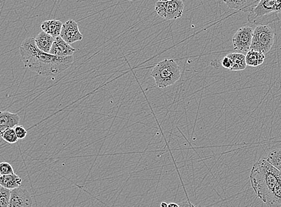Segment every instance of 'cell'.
<instances>
[{
	"label": "cell",
	"mask_w": 281,
	"mask_h": 207,
	"mask_svg": "<svg viewBox=\"0 0 281 207\" xmlns=\"http://www.w3.org/2000/svg\"><path fill=\"white\" fill-rule=\"evenodd\" d=\"M19 54L24 66L30 70L45 77H54L70 67L73 56L59 57L41 51L36 46L35 38L26 39L19 48Z\"/></svg>",
	"instance_id": "obj_1"
},
{
	"label": "cell",
	"mask_w": 281,
	"mask_h": 207,
	"mask_svg": "<svg viewBox=\"0 0 281 207\" xmlns=\"http://www.w3.org/2000/svg\"><path fill=\"white\" fill-rule=\"evenodd\" d=\"M252 189L257 197L269 207H281V172L266 158H261L250 173Z\"/></svg>",
	"instance_id": "obj_2"
},
{
	"label": "cell",
	"mask_w": 281,
	"mask_h": 207,
	"mask_svg": "<svg viewBox=\"0 0 281 207\" xmlns=\"http://www.w3.org/2000/svg\"><path fill=\"white\" fill-rule=\"evenodd\" d=\"M247 21L257 25H268L280 21L281 0H258L249 11Z\"/></svg>",
	"instance_id": "obj_3"
},
{
	"label": "cell",
	"mask_w": 281,
	"mask_h": 207,
	"mask_svg": "<svg viewBox=\"0 0 281 207\" xmlns=\"http://www.w3.org/2000/svg\"><path fill=\"white\" fill-rule=\"evenodd\" d=\"M151 75L155 80L156 86L164 89L176 83L181 76V73L176 61L166 59L153 68Z\"/></svg>",
	"instance_id": "obj_4"
},
{
	"label": "cell",
	"mask_w": 281,
	"mask_h": 207,
	"mask_svg": "<svg viewBox=\"0 0 281 207\" xmlns=\"http://www.w3.org/2000/svg\"><path fill=\"white\" fill-rule=\"evenodd\" d=\"M275 33L268 25H257L254 30L251 48L264 55L272 49L275 42Z\"/></svg>",
	"instance_id": "obj_5"
},
{
	"label": "cell",
	"mask_w": 281,
	"mask_h": 207,
	"mask_svg": "<svg viewBox=\"0 0 281 207\" xmlns=\"http://www.w3.org/2000/svg\"><path fill=\"white\" fill-rule=\"evenodd\" d=\"M185 5L182 0H171L156 2L155 10L158 15L166 20H175L179 19L183 15Z\"/></svg>",
	"instance_id": "obj_6"
},
{
	"label": "cell",
	"mask_w": 281,
	"mask_h": 207,
	"mask_svg": "<svg viewBox=\"0 0 281 207\" xmlns=\"http://www.w3.org/2000/svg\"><path fill=\"white\" fill-rule=\"evenodd\" d=\"M254 30L251 27H243L239 29L232 38L234 49L246 54L252 44Z\"/></svg>",
	"instance_id": "obj_7"
},
{
	"label": "cell",
	"mask_w": 281,
	"mask_h": 207,
	"mask_svg": "<svg viewBox=\"0 0 281 207\" xmlns=\"http://www.w3.org/2000/svg\"><path fill=\"white\" fill-rule=\"evenodd\" d=\"M60 37L70 44L83 39V35L80 32L77 22L73 19H70L63 24Z\"/></svg>",
	"instance_id": "obj_8"
},
{
	"label": "cell",
	"mask_w": 281,
	"mask_h": 207,
	"mask_svg": "<svg viewBox=\"0 0 281 207\" xmlns=\"http://www.w3.org/2000/svg\"><path fill=\"white\" fill-rule=\"evenodd\" d=\"M33 199L26 189L19 187L12 190L9 207H32Z\"/></svg>",
	"instance_id": "obj_9"
},
{
	"label": "cell",
	"mask_w": 281,
	"mask_h": 207,
	"mask_svg": "<svg viewBox=\"0 0 281 207\" xmlns=\"http://www.w3.org/2000/svg\"><path fill=\"white\" fill-rule=\"evenodd\" d=\"M75 51L74 47L58 36L55 38L49 54L59 57H69L73 56Z\"/></svg>",
	"instance_id": "obj_10"
},
{
	"label": "cell",
	"mask_w": 281,
	"mask_h": 207,
	"mask_svg": "<svg viewBox=\"0 0 281 207\" xmlns=\"http://www.w3.org/2000/svg\"><path fill=\"white\" fill-rule=\"evenodd\" d=\"M20 122V117L16 113L9 111L0 112V131L2 132L7 129L15 128Z\"/></svg>",
	"instance_id": "obj_11"
},
{
	"label": "cell",
	"mask_w": 281,
	"mask_h": 207,
	"mask_svg": "<svg viewBox=\"0 0 281 207\" xmlns=\"http://www.w3.org/2000/svg\"><path fill=\"white\" fill-rule=\"evenodd\" d=\"M55 38L53 37L51 35L48 34L43 31L38 34L35 38V43L36 46L39 49L45 53L49 54L51 51L53 43Z\"/></svg>",
	"instance_id": "obj_12"
},
{
	"label": "cell",
	"mask_w": 281,
	"mask_h": 207,
	"mask_svg": "<svg viewBox=\"0 0 281 207\" xmlns=\"http://www.w3.org/2000/svg\"><path fill=\"white\" fill-rule=\"evenodd\" d=\"M63 24L58 20H49L44 21L41 25V29L44 32L48 34L53 37L57 38L60 36Z\"/></svg>",
	"instance_id": "obj_13"
},
{
	"label": "cell",
	"mask_w": 281,
	"mask_h": 207,
	"mask_svg": "<svg viewBox=\"0 0 281 207\" xmlns=\"http://www.w3.org/2000/svg\"><path fill=\"white\" fill-rule=\"evenodd\" d=\"M258 0H222L232 9L249 12Z\"/></svg>",
	"instance_id": "obj_14"
},
{
	"label": "cell",
	"mask_w": 281,
	"mask_h": 207,
	"mask_svg": "<svg viewBox=\"0 0 281 207\" xmlns=\"http://www.w3.org/2000/svg\"><path fill=\"white\" fill-rule=\"evenodd\" d=\"M22 179L17 174L1 175L0 185L10 190L19 188L22 185Z\"/></svg>",
	"instance_id": "obj_15"
},
{
	"label": "cell",
	"mask_w": 281,
	"mask_h": 207,
	"mask_svg": "<svg viewBox=\"0 0 281 207\" xmlns=\"http://www.w3.org/2000/svg\"><path fill=\"white\" fill-rule=\"evenodd\" d=\"M227 56L233 61V66L232 71H242L246 69L247 64L246 55L242 53L235 52L231 53Z\"/></svg>",
	"instance_id": "obj_16"
},
{
	"label": "cell",
	"mask_w": 281,
	"mask_h": 207,
	"mask_svg": "<svg viewBox=\"0 0 281 207\" xmlns=\"http://www.w3.org/2000/svg\"><path fill=\"white\" fill-rule=\"evenodd\" d=\"M246 56L247 66L253 67H258L263 64L266 58L265 55L263 53L256 51L254 50H249Z\"/></svg>",
	"instance_id": "obj_17"
},
{
	"label": "cell",
	"mask_w": 281,
	"mask_h": 207,
	"mask_svg": "<svg viewBox=\"0 0 281 207\" xmlns=\"http://www.w3.org/2000/svg\"><path fill=\"white\" fill-rule=\"evenodd\" d=\"M266 158L269 163L281 172V149L272 150Z\"/></svg>",
	"instance_id": "obj_18"
},
{
	"label": "cell",
	"mask_w": 281,
	"mask_h": 207,
	"mask_svg": "<svg viewBox=\"0 0 281 207\" xmlns=\"http://www.w3.org/2000/svg\"><path fill=\"white\" fill-rule=\"evenodd\" d=\"M1 137L5 142L9 144H15L19 140L14 128L7 129L2 131L1 132Z\"/></svg>",
	"instance_id": "obj_19"
},
{
	"label": "cell",
	"mask_w": 281,
	"mask_h": 207,
	"mask_svg": "<svg viewBox=\"0 0 281 207\" xmlns=\"http://www.w3.org/2000/svg\"><path fill=\"white\" fill-rule=\"evenodd\" d=\"M12 190L0 187V207H9Z\"/></svg>",
	"instance_id": "obj_20"
},
{
	"label": "cell",
	"mask_w": 281,
	"mask_h": 207,
	"mask_svg": "<svg viewBox=\"0 0 281 207\" xmlns=\"http://www.w3.org/2000/svg\"><path fill=\"white\" fill-rule=\"evenodd\" d=\"M13 167L9 163L6 162H2L0 164V174L5 175L14 174Z\"/></svg>",
	"instance_id": "obj_21"
},
{
	"label": "cell",
	"mask_w": 281,
	"mask_h": 207,
	"mask_svg": "<svg viewBox=\"0 0 281 207\" xmlns=\"http://www.w3.org/2000/svg\"><path fill=\"white\" fill-rule=\"evenodd\" d=\"M14 129H15L16 136H17L19 139H23L26 138L27 135V131L23 126L18 125Z\"/></svg>",
	"instance_id": "obj_22"
},
{
	"label": "cell",
	"mask_w": 281,
	"mask_h": 207,
	"mask_svg": "<svg viewBox=\"0 0 281 207\" xmlns=\"http://www.w3.org/2000/svg\"><path fill=\"white\" fill-rule=\"evenodd\" d=\"M221 65L224 67V69L232 71V67L233 66V61L229 57H228L227 56H226V57H225L223 59H222L221 61Z\"/></svg>",
	"instance_id": "obj_23"
},
{
	"label": "cell",
	"mask_w": 281,
	"mask_h": 207,
	"mask_svg": "<svg viewBox=\"0 0 281 207\" xmlns=\"http://www.w3.org/2000/svg\"><path fill=\"white\" fill-rule=\"evenodd\" d=\"M179 204V207H197L194 204H192L190 201H183Z\"/></svg>",
	"instance_id": "obj_24"
},
{
	"label": "cell",
	"mask_w": 281,
	"mask_h": 207,
	"mask_svg": "<svg viewBox=\"0 0 281 207\" xmlns=\"http://www.w3.org/2000/svg\"><path fill=\"white\" fill-rule=\"evenodd\" d=\"M168 207H179V204L171 203L169 204Z\"/></svg>",
	"instance_id": "obj_25"
},
{
	"label": "cell",
	"mask_w": 281,
	"mask_h": 207,
	"mask_svg": "<svg viewBox=\"0 0 281 207\" xmlns=\"http://www.w3.org/2000/svg\"><path fill=\"white\" fill-rule=\"evenodd\" d=\"M168 204H167L165 202H163L161 203V207H168Z\"/></svg>",
	"instance_id": "obj_26"
},
{
	"label": "cell",
	"mask_w": 281,
	"mask_h": 207,
	"mask_svg": "<svg viewBox=\"0 0 281 207\" xmlns=\"http://www.w3.org/2000/svg\"><path fill=\"white\" fill-rule=\"evenodd\" d=\"M160 1H163V2H167V1H171V0H159Z\"/></svg>",
	"instance_id": "obj_27"
}]
</instances>
